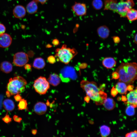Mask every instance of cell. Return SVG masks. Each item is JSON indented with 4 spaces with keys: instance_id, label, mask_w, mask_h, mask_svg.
Returning <instances> with one entry per match:
<instances>
[{
    "instance_id": "obj_1",
    "label": "cell",
    "mask_w": 137,
    "mask_h": 137,
    "mask_svg": "<svg viewBox=\"0 0 137 137\" xmlns=\"http://www.w3.org/2000/svg\"><path fill=\"white\" fill-rule=\"evenodd\" d=\"M116 71L119 74V81L127 84H131L137 79V63L135 62L122 63Z\"/></svg>"
},
{
    "instance_id": "obj_2",
    "label": "cell",
    "mask_w": 137,
    "mask_h": 137,
    "mask_svg": "<svg viewBox=\"0 0 137 137\" xmlns=\"http://www.w3.org/2000/svg\"><path fill=\"white\" fill-rule=\"evenodd\" d=\"M80 85L81 87L85 91L87 96L95 101L96 105L103 104L104 101L101 98L99 94L100 91L102 89L100 87H98L96 82L82 80L80 82Z\"/></svg>"
},
{
    "instance_id": "obj_3",
    "label": "cell",
    "mask_w": 137,
    "mask_h": 137,
    "mask_svg": "<svg viewBox=\"0 0 137 137\" xmlns=\"http://www.w3.org/2000/svg\"><path fill=\"white\" fill-rule=\"evenodd\" d=\"M55 52V57L57 60L65 64H68L78 54L75 48L68 47L65 44L63 45L60 48L57 49Z\"/></svg>"
},
{
    "instance_id": "obj_4",
    "label": "cell",
    "mask_w": 137,
    "mask_h": 137,
    "mask_svg": "<svg viewBox=\"0 0 137 137\" xmlns=\"http://www.w3.org/2000/svg\"><path fill=\"white\" fill-rule=\"evenodd\" d=\"M27 83L26 80L21 76L11 78L7 85V90L11 95L19 94L24 91Z\"/></svg>"
},
{
    "instance_id": "obj_5",
    "label": "cell",
    "mask_w": 137,
    "mask_h": 137,
    "mask_svg": "<svg viewBox=\"0 0 137 137\" xmlns=\"http://www.w3.org/2000/svg\"><path fill=\"white\" fill-rule=\"evenodd\" d=\"M49 84L45 77L40 76L35 80L33 86L36 92L40 95H44L49 88Z\"/></svg>"
},
{
    "instance_id": "obj_6",
    "label": "cell",
    "mask_w": 137,
    "mask_h": 137,
    "mask_svg": "<svg viewBox=\"0 0 137 137\" xmlns=\"http://www.w3.org/2000/svg\"><path fill=\"white\" fill-rule=\"evenodd\" d=\"M134 3L132 0H127L125 2L121 1L117 3L116 12L121 17H125L127 11L132 8Z\"/></svg>"
},
{
    "instance_id": "obj_7",
    "label": "cell",
    "mask_w": 137,
    "mask_h": 137,
    "mask_svg": "<svg viewBox=\"0 0 137 137\" xmlns=\"http://www.w3.org/2000/svg\"><path fill=\"white\" fill-rule=\"evenodd\" d=\"M59 76L61 80L64 82H68L71 79H74L76 78L73 68L68 66L64 67L61 70Z\"/></svg>"
},
{
    "instance_id": "obj_8",
    "label": "cell",
    "mask_w": 137,
    "mask_h": 137,
    "mask_svg": "<svg viewBox=\"0 0 137 137\" xmlns=\"http://www.w3.org/2000/svg\"><path fill=\"white\" fill-rule=\"evenodd\" d=\"M28 60V55L23 52L17 53L13 56V63L17 66L21 67L25 65Z\"/></svg>"
},
{
    "instance_id": "obj_9",
    "label": "cell",
    "mask_w": 137,
    "mask_h": 137,
    "mask_svg": "<svg viewBox=\"0 0 137 137\" xmlns=\"http://www.w3.org/2000/svg\"><path fill=\"white\" fill-rule=\"evenodd\" d=\"M71 8L77 16H82L86 14L87 9L86 4L84 3L75 2Z\"/></svg>"
},
{
    "instance_id": "obj_10",
    "label": "cell",
    "mask_w": 137,
    "mask_h": 137,
    "mask_svg": "<svg viewBox=\"0 0 137 137\" xmlns=\"http://www.w3.org/2000/svg\"><path fill=\"white\" fill-rule=\"evenodd\" d=\"M127 101L125 103L128 105L133 106L135 108L137 107V89L130 91L127 95Z\"/></svg>"
},
{
    "instance_id": "obj_11",
    "label": "cell",
    "mask_w": 137,
    "mask_h": 137,
    "mask_svg": "<svg viewBox=\"0 0 137 137\" xmlns=\"http://www.w3.org/2000/svg\"><path fill=\"white\" fill-rule=\"evenodd\" d=\"M12 42V38L9 34L4 33L0 35V47H8L10 45Z\"/></svg>"
},
{
    "instance_id": "obj_12",
    "label": "cell",
    "mask_w": 137,
    "mask_h": 137,
    "mask_svg": "<svg viewBox=\"0 0 137 137\" xmlns=\"http://www.w3.org/2000/svg\"><path fill=\"white\" fill-rule=\"evenodd\" d=\"M14 16L17 18H22L24 17L26 14V10L23 6L20 5L15 7L13 11Z\"/></svg>"
},
{
    "instance_id": "obj_13",
    "label": "cell",
    "mask_w": 137,
    "mask_h": 137,
    "mask_svg": "<svg viewBox=\"0 0 137 137\" xmlns=\"http://www.w3.org/2000/svg\"><path fill=\"white\" fill-rule=\"evenodd\" d=\"M47 106L44 103L39 102L36 103L34 107L35 112L38 115L44 114L47 110Z\"/></svg>"
},
{
    "instance_id": "obj_14",
    "label": "cell",
    "mask_w": 137,
    "mask_h": 137,
    "mask_svg": "<svg viewBox=\"0 0 137 137\" xmlns=\"http://www.w3.org/2000/svg\"><path fill=\"white\" fill-rule=\"evenodd\" d=\"M36 0H32L27 5L26 10L28 13L33 14L36 13L38 9V3Z\"/></svg>"
},
{
    "instance_id": "obj_15",
    "label": "cell",
    "mask_w": 137,
    "mask_h": 137,
    "mask_svg": "<svg viewBox=\"0 0 137 137\" xmlns=\"http://www.w3.org/2000/svg\"><path fill=\"white\" fill-rule=\"evenodd\" d=\"M97 34L99 37L102 39H106L109 37L110 31L106 25H102L98 27L97 29Z\"/></svg>"
},
{
    "instance_id": "obj_16",
    "label": "cell",
    "mask_w": 137,
    "mask_h": 137,
    "mask_svg": "<svg viewBox=\"0 0 137 137\" xmlns=\"http://www.w3.org/2000/svg\"><path fill=\"white\" fill-rule=\"evenodd\" d=\"M117 3V0H104V10L116 12Z\"/></svg>"
},
{
    "instance_id": "obj_17",
    "label": "cell",
    "mask_w": 137,
    "mask_h": 137,
    "mask_svg": "<svg viewBox=\"0 0 137 137\" xmlns=\"http://www.w3.org/2000/svg\"><path fill=\"white\" fill-rule=\"evenodd\" d=\"M103 66L107 69H111L114 67L116 64V62L112 57H107L105 58L102 62Z\"/></svg>"
},
{
    "instance_id": "obj_18",
    "label": "cell",
    "mask_w": 137,
    "mask_h": 137,
    "mask_svg": "<svg viewBox=\"0 0 137 137\" xmlns=\"http://www.w3.org/2000/svg\"><path fill=\"white\" fill-rule=\"evenodd\" d=\"M47 80L49 84L54 86H56L60 84L61 79L59 75L54 73L50 75Z\"/></svg>"
},
{
    "instance_id": "obj_19",
    "label": "cell",
    "mask_w": 137,
    "mask_h": 137,
    "mask_svg": "<svg viewBox=\"0 0 137 137\" xmlns=\"http://www.w3.org/2000/svg\"><path fill=\"white\" fill-rule=\"evenodd\" d=\"M127 84L125 83L119 81L116 84L115 88L118 93L121 94H126L127 93Z\"/></svg>"
},
{
    "instance_id": "obj_20",
    "label": "cell",
    "mask_w": 137,
    "mask_h": 137,
    "mask_svg": "<svg viewBox=\"0 0 137 137\" xmlns=\"http://www.w3.org/2000/svg\"><path fill=\"white\" fill-rule=\"evenodd\" d=\"M0 68L2 72L6 73H8L12 71L13 66L9 62L4 61L1 63Z\"/></svg>"
},
{
    "instance_id": "obj_21",
    "label": "cell",
    "mask_w": 137,
    "mask_h": 137,
    "mask_svg": "<svg viewBox=\"0 0 137 137\" xmlns=\"http://www.w3.org/2000/svg\"><path fill=\"white\" fill-rule=\"evenodd\" d=\"M3 105L5 109L8 112L13 111L15 107L13 101L9 99L4 100L3 102Z\"/></svg>"
},
{
    "instance_id": "obj_22",
    "label": "cell",
    "mask_w": 137,
    "mask_h": 137,
    "mask_svg": "<svg viewBox=\"0 0 137 137\" xmlns=\"http://www.w3.org/2000/svg\"><path fill=\"white\" fill-rule=\"evenodd\" d=\"M103 104L105 108L108 110H112L115 107V102L110 98H107L105 100Z\"/></svg>"
},
{
    "instance_id": "obj_23",
    "label": "cell",
    "mask_w": 137,
    "mask_h": 137,
    "mask_svg": "<svg viewBox=\"0 0 137 137\" xmlns=\"http://www.w3.org/2000/svg\"><path fill=\"white\" fill-rule=\"evenodd\" d=\"M45 64L44 59L41 58L39 57L34 60L33 63V66L36 69H41L44 67Z\"/></svg>"
},
{
    "instance_id": "obj_24",
    "label": "cell",
    "mask_w": 137,
    "mask_h": 137,
    "mask_svg": "<svg viewBox=\"0 0 137 137\" xmlns=\"http://www.w3.org/2000/svg\"><path fill=\"white\" fill-rule=\"evenodd\" d=\"M128 19L133 21L137 19V10L131 8L127 11L126 15Z\"/></svg>"
},
{
    "instance_id": "obj_25",
    "label": "cell",
    "mask_w": 137,
    "mask_h": 137,
    "mask_svg": "<svg viewBox=\"0 0 137 137\" xmlns=\"http://www.w3.org/2000/svg\"><path fill=\"white\" fill-rule=\"evenodd\" d=\"M100 131L101 136L102 137L107 136L111 132L110 128L106 125L101 126L100 128Z\"/></svg>"
},
{
    "instance_id": "obj_26",
    "label": "cell",
    "mask_w": 137,
    "mask_h": 137,
    "mask_svg": "<svg viewBox=\"0 0 137 137\" xmlns=\"http://www.w3.org/2000/svg\"><path fill=\"white\" fill-rule=\"evenodd\" d=\"M92 4L93 8L96 10L101 9L103 5V3L102 0H93Z\"/></svg>"
},
{
    "instance_id": "obj_27",
    "label": "cell",
    "mask_w": 137,
    "mask_h": 137,
    "mask_svg": "<svg viewBox=\"0 0 137 137\" xmlns=\"http://www.w3.org/2000/svg\"><path fill=\"white\" fill-rule=\"evenodd\" d=\"M126 107L125 113L126 115L129 116L134 115L135 113V107L133 105H128Z\"/></svg>"
},
{
    "instance_id": "obj_28",
    "label": "cell",
    "mask_w": 137,
    "mask_h": 137,
    "mask_svg": "<svg viewBox=\"0 0 137 137\" xmlns=\"http://www.w3.org/2000/svg\"><path fill=\"white\" fill-rule=\"evenodd\" d=\"M27 104V100L24 99H22L20 101L18 106L19 110H22L26 109Z\"/></svg>"
},
{
    "instance_id": "obj_29",
    "label": "cell",
    "mask_w": 137,
    "mask_h": 137,
    "mask_svg": "<svg viewBox=\"0 0 137 137\" xmlns=\"http://www.w3.org/2000/svg\"><path fill=\"white\" fill-rule=\"evenodd\" d=\"M126 137H137V130H135L127 133L126 135Z\"/></svg>"
},
{
    "instance_id": "obj_30",
    "label": "cell",
    "mask_w": 137,
    "mask_h": 137,
    "mask_svg": "<svg viewBox=\"0 0 137 137\" xmlns=\"http://www.w3.org/2000/svg\"><path fill=\"white\" fill-rule=\"evenodd\" d=\"M2 120L5 123L8 124L12 121V118L10 117L7 113L5 116L2 118Z\"/></svg>"
},
{
    "instance_id": "obj_31",
    "label": "cell",
    "mask_w": 137,
    "mask_h": 137,
    "mask_svg": "<svg viewBox=\"0 0 137 137\" xmlns=\"http://www.w3.org/2000/svg\"><path fill=\"white\" fill-rule=\"evenodd\" d=\"M47 60L50 63L53 64L56 62V58L55 56H50L47 58Z\"/></svg>"
},
{
    "instance_id": "obj_32",
    "label": "cell",
    "mask_w": 137,
    "mask_h": 137,
    "mask_svg": "<svg viewBox=\"0 0 137 137\" xmlns=\"http://www.w3.org/2000/svg\"><path fill=\"white\" fill-rule=\"evenodd\" d=\"M118 92L114 87H113L112 88L111 94V95L113 97H115L118 94Z\"/></svg>"
},
{
    "instance_id": "obj_33",
    "label": "cell",
    "mask_w": 137,
    "mask_h": 137,
    "mask_svg": "<svg viewBox=\"0 0 137 137\" xmlns=\"http://www.w3.org/2000/svg\"><path fill=\"white\" fill-rule=\"evenodd\" d=\"M6 29L5 26L3 24L0 23V35L4 33Z\"/></svg>"
},
{
    "instance_id": "obj_34",
    "label": "cell",
    "mask_w": 137,
    "mask_h": 137,
    "mask_svg": "<svg viewBox=\"0 0 137 137\" xmlns=\"http://www.w3.org/2000/svg\"><path fill=\"white\" fill-rule=\"evenodd\" d=\"M13 119L15 122L18 123H20L22 119V118L19 117L16 115H14L13 116Z\"/></svg>"
},
{
    "instance_id": "obj_35",
    "label": "cell",
    "mask_w": 137,
    "mask_h": 137,
    "mask_svg": "<svg viewBox=\"0 0 137 137\" xmlns=\"http://www.w3.org/2000/svg\"><path fill=\"white\" fill-rule=\"evenodd\" d=\"M112 79H117L119 78V75L118 73L116 71L113 72L112 74Z\"/></svg>"
},
{
    "instance_id": "obj_36",
    "label": "cell",
    "mask_w": 137,
    "mask_h": 137,
    "mask_svg": "<svg viewBox=\"0 0 137 137\" xmlns=\"http://www.w3.org/2000/svg\"><path fill=\"white\" fill-rule=\"evenodd\" d=\"M14 97L15 100L17 101H19L22 99L21 96L19 94L14 95Z\"/></svg>"
},
{
    "instance_id": "obj_37",
    "label": "cell",
    "mask_w": 137,
    "mask_h": 137,
    "mask_svg": "<svg viewBox=\"0 0 137 137\" xmlns=\"http://www.w3.org/2000/svg\"><path fill=\"white\" fill-rule=\"evenodd\" d=\"M114 42L116 43H119L120 41L119 38L117 36H114L113 38Z\"/></svg>"
},
{
    "instance_id": "obj_38",
    "label": "cell",
    "mask_w": 137,
    "mask_h": 137,
    "mask_svg": "<svg viewBox=\"0 0 137 137\" xmlns=\"http://www.w3.org/2000/svg\"><path fill=\"white\" fill-rule=\"evenodd\" d=\"M52 43L55 46H57L59 44V40L57 39H54Z\"/></svg>"
},
{
    "instance_id": "obj_39",
    "label": "cell",
    "mask_w": 137,
    "mask_h": 137,
    "mask_svg": "<svg viewBox=\"0 0 137 137\" xmlns=\"http://www.w3.org/2000/svg\"><path fill=\"white\" fill-rule=\"evenodd\" d=\"M134 87L131 84H128L127 86V91H131L133 90Z\"/></svg>"
},
{
    "instance_id": "obj_40",
    "label": "cell",
    "mask_w": 137,
    "mask_h": 137,
    "mask_svg": "<svg viewBox=\"0 0 137 137\" xmlns=\"http://www.w3.org/2000/svg\"><path fill=\"white\" fill-rule=\"evenodd\" d=\"M38 2L40 3L42 5L45 4L48 0H36Z\"/></svg>"
},
{
    "instance_id": "obj_41",
    "label": "cell",
    "mask_w": 137,
    "mask_h": 137,
    "mask_svg": "<svg viewBox=\"0 0 137 137\" xmlns=\"http://www.w3.org/2000/svg\"><path fill=\"white\" fill-rule=\"evenodd\" d=\"M127 97L125 96L122 95L121 97V100L122 101L124 102H126L127 101Z\"/></svg>"
},
{
    "instance_id": "obj_42",
    "label": "cell",
    "mask_w": 137,
    "mask_h": 137,
    "mask_svg": "<svg viewBox=\"0 0 137 137\" xmlns=\"http://www.w3.org/2000/svg\"><path fill=\"white\" fill-rule=\"evenodd\" d=\"M90 100V97L88 96H85L84 98V100L86 102L88 103L89 102Z\"/></svg>"
},
{
    "instance_id": "obj_43",
    "label": "cell",
    "mask_w": 137,
    "mask_h": 137,
    "mask_svg": "<svg viewBox=\"0 0 137 137\" xmlns=\"http://www.w3.org/2000/svg\"><path fill=\"white\" fill-rule=\"evenodd\" d=\"M25 68L26 70H29L30 69L31 66L29 64H26L25 65Z\"/></svg>"
},
{
    "instance_id": "obj_44",
    "label": "cell",
    "mask_w": 137,
    "mask_h": 137,
    "mask_svg": "<svg viewBox=\"0 0 137 137\" xmlns=\"http://www.w3.org/2000/svg\"><path fill=\"white\" fill-rule=\"evenodd\" d=\"M6 94L7 97L8 98H9L10 97L11 95L10 94V92L8 91L7 90L6 91Z\"/></svg>"
},
{
    "instance_id": "obj_45",
    "label": "cell",
    "mask_w": 137,
    "mask_h": 137,
    "mask_svg": "<svg viewBox=\"0 0 137 137\" xmlns=\"http://www.w3.org/2000/svg\"><path fill=\"white\" fill-rule=\"evenodd\" d=\"M134 43L137 45V33L134 36Z\"/></svg>"
},
{
    "instance_id": "obj_46",
    "label": "cell",
    "mask_w": 137,
    "mask_h": 137,
    "mask_svg": "<svg viewBox=\"0 0 137 137\" xmlns=\"http://www.w3.org/2000/svg\"><path fill=\"white\" fill-rule=\"evenodd\" d=\"M37 131L36 130L34 129L32 131V133L33 134H35L37 133Z\"/></svg>"
},
{
    "instance_id": "obj_47",
    "label": "cell",
    "mask_w": 137,
    "mask_h": 137,
    "mask_svg": "<svg viewBox=\"0 0 137 137\" xmlns=\"http://www.w3.org/2000/svg\"><path fill=\"white\" fill-rule=\"evenodd\" d=\"M136 89H137V87H136Z\"/></svg>"
}]
</instances>
